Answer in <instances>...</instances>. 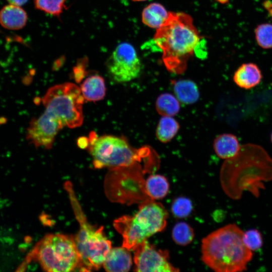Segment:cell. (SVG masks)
<instances>
[{
  "instance_id": "ffe728a7",
  "label": "cell",
  "mask_w": 272,
  "mask_h": 272,
  "mask_svg": "<svg viewBox=\"0 0 272 272\" xmlns=\"http://www.w3.org/2000/svg\"><path fill=\"white\" fill-rule=\"evenodd\" d=\"M180 125L171 116H162L156 129V137L163 143L169 142L178 132Z\"/></svg>"
},
{
  "instance_id": "7402d4cb",
  "label": "cell",
  "mask_w": 272,
  "mask_h": 272,
  "mask_svg": "<svg viewBox=\"0 0 272 272\" xmlns=\"http://www.w3.org/2000/svg\"><path fill=\"white\" fill-rule=\"evenodd\" d=\"M193 229L187 223L180 222L176 223L172 231V237L177 244L185 246L190 243L194 238Z\"/></svg>"
},
{
  "instance_id": "5bb4252c",
  "label": "cell",
  "mask_w": 272,
  "mask_h": 272,
  "mask_svg": "<svg viewBox=\"0 0 272 272\" xmlns=\"http://www.w3.org/2000/svg\"><path fill=\"white\" fill-rule=\"evenodd\" d=\"M233 78L238 86L249 89L259 84L262 79V74L257 65L253 63H246L242 64L237 69Z\"/></svg>"
},
{
  "instance_id": "ba28073f",
  "label": "cell",
  "mask_w": 272,
  "mask_h": 272,
  "mask_svg": "<svg viewBox=\"0 0 272 272\" xmlns=\"http://www.w3.org/2000/svg\"><path fill=\"white\" fill-rule=\"evenodd\" d=\"M87 149L95 168L110 169L126 167L141 162L148 154V149H135L123 137L113 135L98 136L90 132Z\"/></svg>"
},
{
  "instance_id": "4316f807",
  "label": "cell",
  "mask_w": 272,
  "mask_h": 272,
  "mask_svg": "<svg viewBox=\"0 0 272 272\" xmlns=\"http://www.w3.org/2000/svg\"><path fill=\"white\" fill-rule=\"evenodd\" d=\"M78 146L83 149L87 148L88 146V139L86 137H82L78 140Z\"/></svg>"
},
{
  "instance_id": "7a4b0ae2",
  "label": "cell",
  "mask_w": 272,
  "mask_h": 272,
  "mask_svg": "<svg viewBox=\"0 0 272 272\" xmlns=\"http://www.w3.org/2000/svg\"><path fill=\"white\" fill-rule=\"evenodd\" d=\"M272 178V159L260 146L246 144L238 154L227 159L220 173L222 186L225 193L233 198H239L242 190H248L258 195L261 181Z\"/></svg>"
},
{
  "instance_id": "4dcf8cb0",
  "label": "cell",
  "mask_w": 272,
  "mask_h": 272,
  "mask_svg": "<svg viewBox=\"0 0 272 272\" xmlns=\"http://www.w3.org/2000/svg\"><path fill=\"white\" fill-rule=\"evenodd\" d=\"M270 139H271V143H272V132H271V136H270Z\"/></svg>"
},
{
  "instance_id": "9a60e30c",
  "label": "cell",
  "mask_w": 272,
  "mask_h": 272,
  "mask_svg": "<svg viewBox=\"0 0 272 272\" xmlns=\"http://www.w3.org/2000/svg\"><path fill=\"white\" fill-rule=\"evenodd\" d=\"M80 90L85 100L98 101L104 98L106 88L104 79L99 75H92L86 78L80 86Z\"/></svg>"
},
{
  "instance_id": "d6986e66",
  "label": "cell",
  "mask_w": 272,
  "mask_h": 272,
  "mask_svg": "<svg viewBox=\"0 0 272 272\" xmlns=\"http://www.w3.org/2000/svg\"><path fill=\"white\" fill-rule=\"evenodd\" d=\"M146 192L153 199L164 198L168 194L169 184L165 177L159 174L150 175L145 182Z\"/></svg>"
},
{
  "instance_id": "44dd1931",
  "label": "cell",
  "mask_w": 272,
  "mask_h": 272,
  "mask_svg": "<svg viewBox=\"0 0 272 272\" xmlns=\"http://www.w3.org/2000/svg\"><path fill=\"white\" fill-rule=\"evenodd\" d=\"M157 112L162 116H173L179 111V101L173 95L165 93L159 95L155 103Z\"/></svg>"
},
{
  "instance_id": "9c48e42d",
  "label": "cell",
  "mask_w": 272,
  "mask_h": 272,
  "mask_svg": "<svg viewBox=\"0 0 272 272\" xmlns=\"http://www.w3.org/2000/svg\"><path fill=\"white\" fill-rule=\"evenodd\" d=\"M107 71L113 80L126 83L137 79L142 72L141 61L134 47L128 42L119 44L107 59Z\"/></svg>"
},
{
  "instance_id": "484cf974",
  "label": "cell",
  "mask_w": 272,
  "mask_h": 272,
  "mask_svg": "<svg viewBox=\"0 0 272 272\" xmlns=\"http://www.w3.org/2000/svg\"><path fill=\"white\" fill-rule=\"evenodd\" d=\"M243 241L251 251L259 249L262 245L261 235L256 229L249 230L243 233Z\"/></svg>"
},
{
  "instance_id": "4fadbf2b",
  "label": "cell",
  "mask_w": 272,
  "mask_h": 272,
  "mask_svg": "<svg viewBox=\"0 0 272 272\" xmlns=\"http://www.w3.org/2000/svg\"><path fill=\"white\" fill-rule=\"evenodd\" d=\"M127 250L123 246L111 248L103 263L104 268L111 272L128 271L132 264V258Z\"/></svg>"
},
{
  "instance_id": "f546056e",
  "label": "cell",
  "mask_w": 272,
  "mask_h": 272,
  "mask_svg": "<svg viewBox=\"0 0 272 272\" xmlns=\"http://www.w3.org/2000/svg\"><path fill=\"white\" fill-rule=\"evenodd\" d=\"M133 2H144L147 0H131Z\"/></svg>"
},
{
  "instance_id": "603a6c76",
  "label": "cell",
  "mask_w": 272,
  "mask_h": 272,
  "mask_svg": "<svg viewBox=\"0 0 272 272\" xmlns=\"http://www.w3.org/2000/svg\"><path fill=\"white\" fill-rule=\"evenodd\" d=\"M35 8L53 16L59 17L66 9V0H33Z\"/></svg>"
},
{
  "instance_id": "83f0119b",
  "label": "cell",
  "mask_w": 272,
  "mask_h": 272,
  "mask_svg": "<svg viewBox=\"0 0 272 272\" xmlns=\"http://www.w3.org/2000/svg\"><path fill=\"white\" fill-rule=\"evenodd\" d=\"M9 4L21 7L25 4L28 0H6Z\"/></svg>"
},
{
  "instance_id": "d4e9b609",
  "label": "cell",
  "mask_w": 272,
  "mask_h": 272,
  "mask_svg": "<svg viewBox=\"0 0 272 272\" xmlns=\"http://www.w3.org/2000/svg\"><path fill=\"white\" fill-rule=\"evenodd\" d=\"M192 204L191 200L185 197H179L172 203L171 211L174 216L179 218L187 217L191 212Z\"/></svg>"
},
{
  "instance_id": "f1b7e54d",
  "label": "cell",
  "mask_w": 272,
  "mask_h": 272,
  "mask_svg": "<svg viewBox=\"0 0 272 272\" xmlns=\"http://www.w3.org/2000/svg\"><path fill=\"white\" fill-rule=\"evenodd\" d=\"M217 1H218L219 3H223V4H224L228 1V0H217Z\"/></svg>"
},
{
  "instance_id": "8992f818",
  "label": "cell",
  "mask_w": 272,
  "mask_h": 272,
  "mask_svg": "<svg viewBox=\"0 0 272 272\" xmlns=\"http://www.w3.org/2000/svg\"><path fill=\"white\" fill-rule=\"evenodd\" d=\"M168 217L164 206L151 199L140 203L133 216H123L115 220L113 225L122 237V246L133 250L150 236L163 230Z\"/></svg>"
},
{
  "instance_id": "6da1fadb",
  "label": "cell",
  "mask_w": 272,
  "mask_h": 272,
  "mask_svg": "<svg viewBox=\"0 0 272 272\" xmlns=\"http://www.w3.org/2000/svg\"><path fill=\"white\" fill-rule=\"evenodd\" d=\"M84 100L80 88L72 83L49 88L42 98L45 110L31 120L27 128V140L35 147L51 149L62 128H74L82 124Z\"/></svg>"
},
{
  "instance_id": "cb8c5ba5",
  "label": "cell",
  "mask_w": 272,
  "mask_h": 272,
  "mask_svg": "<svg viewBox=\"0 0 272 272\" xmlns=\"http://www.w3.org/2000/svg\"><path fill=\"white\" fill-rule=\"evenodd\" d=\"M256 40L261 47L268 49L272 48V24H262L255 31Z\"/></svg>"
},
{
  "instance_id": "2e32d148",
  "label": "cell",
  "mask_w": 272,
  "mask_h": 272,
  "mask_svg": "<svg viewBox=\"0 0 272 272\" xmlns=\"http://www.w3.org/2000/svg\"><path fill=\"white\" fill-rule=\"evenodd\" d=\"M214 151L221 159L234 157L239 152L240 146L237 138L230 133H223L216 137L213 143Z\"/></svg>"
},
{
  "instance_id": "30bf717a",
  "label": "cell",
  "mask_w": 272,
  "mask_h": 272,
  "mask_svg": "<svg viewBox=\"0 0 272 272\" xmlns=\"http://www.w3.org/2000/svg\"><path fill=\"white\" fill-rule=\"evenodd\" d=\"M111 171L120 179V201L127 203H141L151 199L145 187L144 174L146 171L139 163L129 166L111 168Z\"/></svg>"
},
{
  "instance_id": "3957f363",
  "label": "cell",
  "mask_w": 272,
  "mask_h": 272,
  "mask_svg": "<svg viewBox=\"0 0 272 272\" xmlns=\"http://www.w3.org/2000/svg\"><path fill=\"white\" fill-rule=\"evenodd\" d=\"M201 37L190 15L169 12L165 23L156 29L153 39L162 52L167 69L180 74L185 71Z\"/></svg>"
},
{
  "instance_id": "277c9868",
  "label": "cell",
  "mask_w": 272,
  "mask_h": 272,
  "mask_svg": "<svg viewBox=\"0 0 272 272\" xmlns=\"http://www.w3.org/2000/svg\"><path fill=\"white\" fill-rule=\"evenodd\" d=\"M243 231L229 224L212 232L201 241V260L217 272H237L246 269L252 251L243 241Z\"/></svg>"
},
{
  "instance_id": "5b68a950",
  "label": "cell",
  "mask_w": 272,
  "mask_h": 272,
  "mask_svg": "<svg viewBox=\"0 0 272 272\" xmlns=\"http://www.w3.org/2000/svg\"><path fill=\"white\" fill-rule=\"evenodd\" d=\"M37 261L43 270L67 272L80 269L81 260L74 237L62 234L45 236L27 255L17 271H24L28 264Z\"/></svg>"
},
{
  "instance_id": "52a82bcc",
  "label": "cell",
  "mask_w": 272,
  "mask_h": 272,
  "mask_svg": "<svg viewBox=\"0 0 272 272\" xmlns=\"http://www.w3.org/2000/svg\"><path fill=\"white\" fill-rule=\"evenodd\" d=\"M67 191L75 217L79 224L74 240L80 253V271L98 269L111 249V242L104 235L103 227L95 228L87 221L75 194L72 184L67 182Z\"/></svg>"
},
{
  "instance_id": "e0dca14e",
  "label": "cell",
  "mask_w": 272,
  "mask_h": 272,
  "mask_svg": "<svg viewBox=\"0 0 272 272\" xmlns=\"http://www.w3.org/2000/svg\"><path fill=\"white\" fill-rule=\"evenodd\" d=\"M169 12L158 3H152L143 10L142 21L146 26L153 29L159 28L167 20Z\"/></svg>"
},
{
  "instance_id": "8fae6325",
  "label": "cell",
  "mask_w": 272,
  "mask_h": 272,
  "mask_svg": "<svg viewBox=\"0 0 272 272\" xmlns=\"http://www.w3.org/2000/svg\"><path fill=\"white\" fill-rule=\"evenodd\" d=\"M134 270L138 272H176L179 270L169 261V252L145 240L134 249Z\"/></svg>"
},
{
  "instance_id": "ac0fdd59",
  "label": "cell",
  "mask_w": 272,
  "mask_h": 272,
  "mask_svg": "<svg viewBox=\"0 0 272 272\" xmlns=\"http://www.w3.org/2000/svg\"><path fill=\"white\" fill-rule=\"evenodd\" d=\"M173 89L176 97L179 102L191 104L199 99V92L196 84L189 80L172 81Z\"/></svg>"
},
{
  "instance_id": "7c38bea8",
  "label": "cell",
  "mask_w": 272,
  "mask_h": 272,
  "mask_svg": "<svg viewBox=\"0 0 272 272\" xmlns=\"http://www.w3.org/2000/svg\"><path fill=\"white\" fill-rule=\"evenodd\" d=\"M27 20V14L20 6L9 4L0 10V24L6 29H21L26 25Z\"/></svg>"
}]
</instances>
